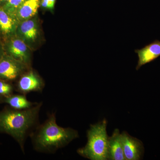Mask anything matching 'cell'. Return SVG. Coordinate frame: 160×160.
Segmentation results:
<instances>
[{
    "label": "cell",
    "instance_id": "obj_1",
    "mask_svg": "<svg viewBox=\"0 0 160 160\" xmlns=\"http://www.w3.org/2000/svg\"><path fill=\"white\" fill-rule=\"evenodd\" d=\"M42 103H38L29 109L18 110L5 108L0 111V133L14 139L25 152V143L28 136L38 126L39 114Z\"/></svg>",
    "mask_w": 160,
    "mask_h": 160
},
{
    "label": "cell",
    "instance_id": "obj_2",
    "mask_svg": "<svg viewBox=\"0 0 160 160\" xmlns=\"http://www.w3.org/2000/svg\"><path fill=\"white\" fill-rule=\"evenodd\" d=\"M35 150L44 153H53L78 138V132L71 128L58 125L55 113H52L42 125L30 134Z\"/></svg>",
    "mask_w": 160,
    "mask_h": 160
},
{
    "label": "cell",
    "instance_id": "obj_3",
    "mask_svg": "<svg viewBox=\"0 0 160 160\" xmlns=\"http://www.w3.org/2000/svg\"><path fill=\"white\" fill-rule=\"evenodd\" d=\"M106 119L90 126L87 131V142L78 149V154L91 160H109V137L106 131Z\"/></svg>",
    "mask_w": 160,
    "mask_h": 160
},
{
    "label": "cell",
    "instance_id": "obj_4",
    "mask_svg": "<svg viewBox=\"0 0 160 160\" xmlns=\"http://www.w3.org/2000/svg\"><path fill=\"white\" fill-rule=\"evenodd\" d=\"M28 66L4 53L0 59V80H15L24 73Z\"/></svg>",
    "mask_w": 160,
    "mask_h": 160
},
{
    "label": "cell",
    "instance_id": "obj_5",
    "mask_svg": "<svg viewBox=\"0 0 160 160\" xmlns=\"http://www.w3.org/2000/svg\"><path fill=\"white\" fill-rule=\"evenodd\" d=\"M6 54L28 66L30 53L27 44L17 36L7 40L5 45Z\"/></svg>",
    "mask_w": 160,
    "mask_h": 160
},
{
    "label": "cell",
    "instance_id": "obj_6",
    "mask_svg": "<svg viewBox=\"0 0 160 160\" xmlns=\"http://www.w3.org/2000/svg\"><path fill=\"white\" fill-rule=\"evenodd\" d=\"M44 87L42 80L34 71H29L20 77L17 85V91L26 95L32 92H42Z\"/></svg>",
    "mask_w": 160,
    "mask_h": 160
},
{
    "label": "cell",
    "instance_id": "obj_7",
    "mask_svg": "<svg viewBox=\"0 0 160 160\" xmlns=\"http://www.w3.org/2000/svg\"><path fill=\"white\" fill-rule=\"evenodd\" d=\"M123 152L126 160H139L142 158L144 147L142 143L132 137L126 132L122 133Z\"/></svg>",
    "mask_w": 160,
    "mask_h": 160
},
{
    "label": "cell",
    "instance_id": "obj_8",
    "mask_svg": "<svg viewBox=\"0 0 160 160\" xmlns=\"http://www.w3.org/2000/svg\"><path fill=\"white\" fill-rule=\"evenodd\" d=\"M38 30L37 21L32 18L19 23L16 36L22 39L27 45L31 44L37 38Z\"/></svg>",
    "mask_w": 160,
    "mask_h": 160
},
{
    "label": "cell",
    "instance_id": "obj_9",
    "mask_svg": "<svg viewBox=\"0 0 160 160\" xmlns=\"http://www.w3.org/2000/svg\"><path fill=\"white\" fill-rule=\"evenodd\" d=\"M135 52L137 53L138 58L136 68L138 70L142 66L151 62L160 56V41L155 40L142 49H136Z\"/></svg>",
    "mask_w": 160,
    "mask_h": 160
},
{
    "label": "cell",
    "instance_id": "obj_10",
    "mask_svg": "<svg viewBox=\"0 0 160 160\" xmlns=\"http://www.w3.org/2000/svg\"><path fill=\"white\" fill-rule=\"evenodd\" d=\"M19 23L0 6V36L6 40L16 35Z\"/></svg>",
    "mask_w": 160,
    "mask_h": 160
},
{
    "label": "cell",
    "instance_id": "obj_11",
    "mask_svg": "<svg viewBox=\"0 0 160 160\" xmlns=\"http://www.w3.org/2000/svg\"><path fill=\"white\" fill-rule=\"evenodd\" d=\"M41 0H26L22 3L12 17L18 22L31 18L37 14Z\"/></svg>",
    "mask_w": 160,
    "mask_h": 160
},
{
    "label": "cell",
    "instance_id": "obj_12",
    "mask_svg": "<svg viewBox=\"0 0 160 160\" xmlns=\"http://www.w3.org/2000/svg\"><path fill=\"white\" fill-rule=\"evenodd\" d=\"M109 160H126L123 152L122 133L115 129L112 135L109 137Z\"/></svg>",
    "mask_w": 160,
    "mask_h": 160
},
{
    "label": "cell",
    "instance_id": "obj_13",
    "mask_svg": "<svg viewBox=\"0 0 160 160\" xmlns=\"http://www.w3.org/2000/svg\"><path fill=\"white\" fill-rule=\"evenodd\" d=\"M4 102L8 104L10 107L18 110H23L31 108L38 103L32 102L27 99L26 95L12 94L4 98Z\"/></svg>",
    "mask_w": 160,
    "mask_h": 160
},
{
    "label": "cell",
    "instance_id": "obj_14",
    "mask_svg": "<svg viewBox=\"0 0 160 160\" xmlns=\"http://www.w3.org/2000/svg\"><path fill=\"white\" fill-rule=\"evenodd\" d=\"M25 1L26 0H9V2L2 6L8 13L12 16L18 7Z\"/></svg>",
    "mask_w": 160,
    "mask_h": 160
},
{
    "label": "cell",
    "instance_id": "obj_15",
    "mask_svg": "<svg viewBox=\"0 0 160 160\" xmlns=\"http://www.w3.org/2000/svg\"><path fill=\"white\" fill-rule=\"evenodd\" d=\"M13 86L6 81L0 80V98H6L12 94Z\"/></svg>",
    "mask_w": 160,
    "mask_h": 160
},
{
    "label": "cell",
    "instance_id": "obj_16",
    "mask_svg": "<svg viewBox=\"0 0 160 160\" xmlns=\"http://www.w3.org/2000/svg\"><path fill=\"white\" fill-rule=\"evenodd\" d=\"M40 4H41L42 8L43 9H49L48 0H42Z\"/></svg>",
    "mask_w": 160,
    "mask_h": 160
},
{
    "label": "cell",
    "instance_id": "obj_17",
    "mask_svg": "<svg viewBox=\"0 0 160 160\" xmlns=\"http://www.w3.org/2000/svg\"><path fill=\"white\" fill-rule=\"evenodd\" d=\"M56 0H48V5H49V9L50 10H53L55 4Z\"/></svg>",
    "mask_w": 160,
    "mask_h": 160
},
{
    "label": "cell",
    "instance_id": "obj_18",
    "mask_svg": "<svg viewBox=\"0 0 160 160\" xmlns=\"http://www.w3.org/2000/svg\"><path fill=\"white\" fill-rule=\"evenodd\" d=\"M4 53H5V52L3 51L2 47V46H1V44H0V59H1L2 57L3 56Z\"/></svg>",
    "mask_w": 160,
    "mask_h": 160
},
{
    "label": "cell",
    "instance_id": "obj_19",
    "mask_svg": "<svg viewBox=\"0 0 160 160\" xmlns=\"http://www.w3.org/2000/svg\"><path fill=\"white\" fill-rule=\"evenodd\" d=\"M9 1V0H0V6H3Z\"/></svg>",
    "mask_w": 160,
    "mask_h": 160
},
{
    "label": "cell",
    "instance_id": "obj_20",
    "mask_svg": "<svg viewBox=\"0 0 160 160\" xmlns=\"http://www.w3.org/2000/svg\"><path fill=\"white\" fill-rule=\"evenodd\" d=\"M1 98H0V102H1Z\"/></svg>",
    "mask_w": 160,
    "mask_h": 160
}]
</instances>
